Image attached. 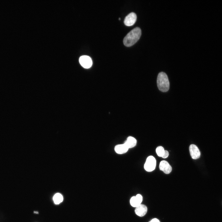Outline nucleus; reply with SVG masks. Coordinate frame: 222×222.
<instances>
[{"instance_id": "nucleus-10", "label": "nucleus", "mask_w": 222, "mask_h": 222, "mask_svg": "<svg viewBox=\"0 0 222 222\" xmlns=\"http://www.w3.org/2000/svg\"><path fill=\"white\" fill-rule=\"evenodd\" d=\"M129 148L124 143L116 145L114 148L115 152L118 154H122L126 153Z\"/></svg>"}, {"instance_id": "nucleus-16", "label": "nucleus", "mask_w": 222, "mask_h": 222, "mask_svg": "<svg viewBox=\"0 0 222 222\" xmlns=\"http://www.w3.org/2000/svg\"><path fill=\"white\" fill-rule=\"evenodd\" d=\"M34 213H38V212H34Z\"/></svg>"}, {"instance_id": "nucleus-8", "label": "nucleus", "mask_w": 222, "mask_h": 222, "mask_svg": "<svg viewBox=\"0 0 222 222\" xmlns=\"http://www.w3.org/2000/svg\"><path fill=\"white\" fill-rule=\"evenodd\" d=\"M159 168L165 174H169L172 171V167L167 162L162 160L160 163Z\"/></svg>"}, {"instance_id": "nucleus-7", "label": "nucleus", "mask_w": 222, "mask_h": 222, "mask_svg": "<svg viewBox=\"0 0 222 222\" xmlns=\"http://www.w3.org/2000/svg\"><path fill=\"white\" fill-rule=\"evenodd\" d=\"M147 208L146 206L143 204H140L136 207L135 209L136 215L139 217L144 216L147 212Z\"/></svg>"}, {"instance_id": "nucleus-5", "label": "nucleus", "mask_w": 222, "mask_h": 222, "mask_svg": "<svg viewBox=\"0 0 222 222\" xmlns=\"http://www.w3.org/2000/svg\"><path fill=\"white\" fill-rule=\"evenodd\" d=\"M136 19V14L134 13L131 12L125 17L124 21V24L128 26H132L135 23Z\"/></svg>"}, {"instance_id": "nucleus-2", "label": "nucleus", "mask_w": 222, "mask_h": 222, "mask_svg": "<svg viewBox=\"0 0 222 222\" xmlns=\"http://www.w3.org/2000/svg\"><path fill=\"white\" fill-rule=\"evenodd\" d=\"M157 82L158 87L160 91L166 92L169 90L170 83L168 76L165 72H161L158 74Z\"/></svg>"}, {"instance_id": "nucleus-3", "label": "nucleus", "mask_w": 222, "mask_h": 222, "mask_svg": "<svg viewBox=\"0 0 222 222\" xmlns=\"http://www.w3.org/2000/svg\"><path fill=\"white\" fill-rule=\"evenodd\" d=\"M156 165V160L152 156H150L147 157L144 165L145 170L148 172H151L154 170Z\"/></svg>"}, {"instance_id": "nucleus-1", "label": "nucleus", "mask_w": 222, "mask_h": 222, "mask_svg": "<svg viewBox=\"0 0 222 222\" xmlns=\"http://www.w3.org/2000/svg\"><path fill=\"white\" fill-rule=\"evenodd\" d=\"M141 31L140 28L136 27L130 31L124 37L123 42L126 47H130L136 43L140 39Z\"/></svg>"}, {"instance_id": "nucleus-15", "label": "nucleus", "mask_w": 222, "mask_h": 222, "mask_svg": "<svg viewBox=\"0 0 222 222\" xmlns=\"http://www.w3.org/2000/svg\"><path fill=\"white\" fill-rule=\"evenodd\" d=\"M149 222H160V221L158 219L154 218L150 220Z\"/></svg>"}, {"instance_id": "nucleus-13", "label": "nucleus", "mask_w": 222, "mask_h": 222, "mask_svg": "<svg viewBox=\"0 0 222 222\" xmlns=\"http://www.w3.org/2000/svg\"><path fill=\"white\" fill-rule=\"evenodd\" d=\"M156 151L158 155L162 157L164 155L165 150L162 146H158L156 148Z\"/></svg>"}, {"instance_id": "nucleus-14", "label": "nucleus", "mask_w": 222, "mask_h": 222, "mask_svg": "<svg viewBox=\"0 0 222 222\" xmlns=\"http://www.w3.org/2000/svg\"><path fill=\"white\" fill-rule=\"evenodd\" d=\"M169 155L168 152L166 150H165L164 153L163 155L162 156L163 158H167Z\"/></svg>"}, {"instance_id": "nucleus-12", "label": "nucleus", "mask_w": 222, "mask_h": 222, "mask_svg": "<svg viewBox=\"0 0 222 222\" xmlns=\"http://www.w3.org/2000/svg\"><path fill=\"white\" fill-rule=\"evenodd\" d=\"M63 198L62 195L59 193L56 194L53 197V200L55 204H58L62 202Z\"/></svg>"}, {"instance_id": "nucleus-6", "label": "nucleus", "mask_w": 222, "mask_h": 222, "mask_svg": "<svg viewBox=\"0 0 222 222\" xmlns=\"http://www.w3.org/2000/svg\"><path fill=\"white\" fill-rule=\"evenodd\" d=\"M189 149L190 154L192 158L196 159L200 157V152L195 145L191 144L190 146Z\"/></svg>"}, {"instance_id": "nucleus-4", "label": "nucleus", "mask_w": 222, "mask_h": 222, "mask_svg": "<svg viewBox=\"0 0 222 222\" xmlns=\"http://www.w3.org/2000/svg\"><path fill=\"white\" fill-rule=\"evenodd\" d=\"M79 61L81 65L85 68H90L92 65V61L91 58L87 56H80Z\"/></svg>"}, {"instance_id": "nucleus-11", "label": "nucleus", "mask_w": 222, "mask_h": 222, "mask_svg": "<svg viewBox=\"0 0 222 222\" xmlns=\"http://www.w3.org/2000/svg\"><path fill=\"white\" fill-rule=\"evenodd\" d=\"M136 140L131 136L128 137L124 144L129 149L134 147L136 145Z\"/></svg>"}, {"instance_id": "nucleus-9", "label": "nucleus", "mask_w": 222, "mask_h": 222, "mask_svg": "<svg viewBox=\"0 0 222 222\" xmlns=\"http://www.w3.org/2000/svg\"><path fill=\"white\" fill-rule=\"evenodd\" d=\"M143 198L142 195L138 194L135 196L132 197L130 200L131 205L134 207H136L140 204L142 201Z\"/></svg>"}]
</instances>
